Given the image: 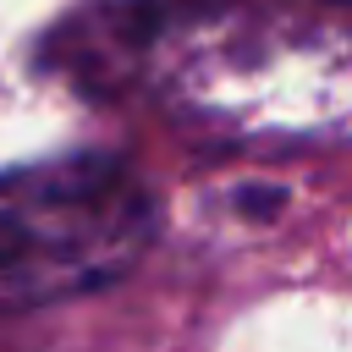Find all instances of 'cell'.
Here are the masks:
<instances>
[{"mask_svg":"<svg viewBox=\"0 0 352 352\" xmlns=\"http://www.w3.org/2000/svg\"><path fill=\"white\" fill-rule=\"evenodd\" d=\"M143 242V204L104 170H77L28 204L0 209V292L55 297L110 280Z\"/></svg>","mask_w":352,"mask_h":352,"instance_id":"1","label":"cell"}]
</instances>
